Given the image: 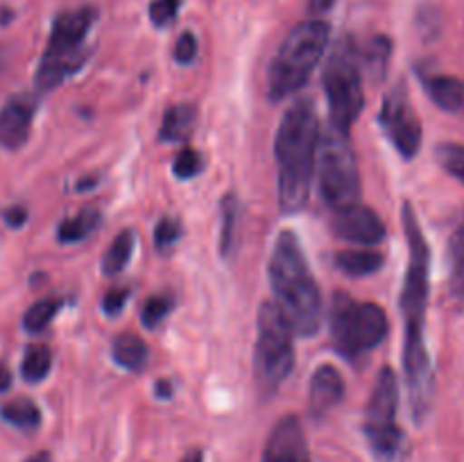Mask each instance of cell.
I'll return each mask as SVG.
<instances>
[{"label":"cell","mask_w":464,"mask_h":462,"mask_svg":"<svg viewBox=\"0 0 464 462\" xmlns=\"http://www.w3.org/2000/svg\"><path fill=\"white\" fill-rule=\"evenodd\" d=\"M403 229L408 240V270L401 290V311L406 320V344H403V370H406L411 410L417 421L426 417L433 399V367L424 340L426 306H429L430 252L424 238L415 208L403 204Z\"/></svg>","instance_id":"1"},{"label":"cell","mask_w":464,"mask_h":462,"mask_svg":"<svg viewBox=\"0 0 464 462\" xmlns=\"http://www.w3.org/2000/svg\"><path fill=\"white\" fill-rule=\"evenodd\" d=\"M317 152L320 118L313 100L299 98L285 109L275 143L279 163V204L284 213H297L306 207Z\"/></svg>","instance_id":"2"},{"label":"cell","mask_w":464,"mask_h":462,"mask_svg":"<svg viewBox=\"0 0 464 462\" xmlns=\"http://www.w3.org/2000/svg\"><path fill=\"white\" fill-rule=\"evenodd\" d=\"M275 303L297 335H315L322 324V294L295 231L276 236L267 263Z\"/></svg>","instance_id":"3"},{"label":"cell","mask_w":464,"mask_h":462,"mask_svg":"<svg viewBox=\"0 0 464 462\" xmlns=\"http://www.w3.org/2000/svg\"><path fill=\"white\" fill-rule=\"evenodd\" d=\"M331 25L326 21H304L288 32L281 43L279 53L272 59L270 72H267V95L279 102L288 95L297 93L317 63L322 62L329 45Z\"/></svg>","instance_id":"4"},{"label":"cell","mask_w":464,"mask_h":462,"mask_svg":"<svg viewBox=\"0 0 464 462\" xmlns=\"http://www.w3.org/2000/svg\"><path fill=\"white\" fill-rule=\"evenodd\" d=\"M95 18H98V12L93 7L71 9L54 18L48 45H45L34 77L41 91L57 89L63 80L75 75L84 66L89 57L86 39H89Z\"/></svg>","instance_id":"5"},{"label":"cell","mask_w":464,"mask_h":462,"mask_svg":"<svg viewBox=\"0 0 464 462\" xmlns=\"http://www.w3.org/2000/svg\"><path fill=\"white\" fill-rule=\"evenodd\" d=\"M293 326L275 302H266L258 311L256 347H254V376L266 397L275 394L295 367Z\"/></svg>","instance_id":"6"},{"label":"cell","mask_w":464,"mask_h":462,"mask_svg":"<svg viewBox=\"0 0 464 462\" xmlns=\"http://www.w3.org/2000/svg\"><path fill=\"white\" fill-rule=\"evenodd\" d=\"M322 84H324L326 102H329L331 125L349 134L365 104L361 48H356L349 39L340 41L326 62Z\"/></svg>","instance_id":"7"},{"label":"cell","mask_w":464,"mask_h":462,"mask_svg":"<svg viewBox=\"0 0 464 462\" xmlns=\"http://www.w3.org/2000/svg\"><path fill=\"white\" fill-rule=\"evenodd\" d=\"M331 335L340 353L358 358L372 351L390 331L388 315L374 302H358L344 293H335L331 302Z\"/></svg>","instance_id":"8"},{"label":"cell","mask_w":464,"mask_h":462,"mask_svg":"<svg viewBox=\"0 0 464 462\" xmlns=\"http://www.w3.org/2000/svg\"><path fill=\"white\" fill-rule=\"evenodd\" d=\"M317 179H320L322 199L331 208H343L356 204L361 197V172L356 154L349 143L347 131L329 125L317 152Z\"/></svg>","instance_id":"9"},{"label":"cell","mask_w":464,"mask_h":462,"mask_svg":"<svg viewBox=\"0 0 464 462\" xmlns=\"http://www.w3.org/2000/svg\"><path fill=\"white\" fill-rule=\"evenodd\" d=\"M399 410V385L397 374L390 367H383L376 379L372 397L365 408L362 433L367 444L379 462H394L401 451L403 435L397 426Z\"/></svg>","instance_id":"10"},{"label":"cell","mask_w":464,"mask_h":462,"mask_svg":"<svg viewBox=\"0 0 464 462\" xmlns=\"http://www.w3.org/2000/svg\"><path fill=\"white\" fill-rule=\"evenodd\" d=\"M379 125L403 159L417 157L421 148V122L417 111L412 109L403 84L385 95L383 107H381L379 113Z\"/></svg>","instance_id":"11"},{"label":"cell","mask_w":464,"mask_h":462,"mask_svg":"<svg viewBox=\"0 0 464 462\" xmlns=\"http://www.w3.org/2000/svg\"><path fill=\"white\" fill-rule=\"evenodd\" d=\"M331 226L338 238L353 245H379L385 238V225L379 213L361 202L335 208Z\"/></svg>","instance_id":"12"},{"label":"cell","mask_w":464,"mask_h":462,"mask_svg":"<svg viewBox=\"0 0 464 462\" xmlns=\"http://www.w3.org/2000/svg\"><path fill=\"white\" fill-rule=\"evenodd\" d=\"M263 462H311L306 433L299 417L290 415L276 421L267 435Z\"/></svg>","instance_id":"13"},{"label":"cell","mask_w":464,"mask_h":462,"mask_svg":"<svg viewBox=\"0 0 464 462\" xmlns=\"http://www.w3.org/2000/svg\"><path fill=\"white\" fill-rule=\"evenodd\" d=\"M36 113V98L30 93H18L5 100L0 107V148L18 149L27 143L32 120Z\"/></svg>","instance_id":"14"},{"label":"cell","mask_w":464,"mask_h":462,"mask_svg":"<svg viewBox=\"0 0 464 462\" xmlns=\"http://www.w3.org/2000/svg\"><path fill=\"white\" fill-rule=\"evenodd\" d=\"M344 397V380L334 365H320L311 379V410L324 415Z\"/></svg>","instance_id":"15"},{"label":"cell","mask_w":464,"mask_h":462,"mask_svg":"<svg viewBox=\"0 0 464 462\" xmlns=\"http://www.w3.org/2000/svg\"><path fill=\"white\" fill-rule=\"evenodd\" d=\"M424 89L429 98L440 109L449 113L464 116V82L453 75H429L424 77Z\"/></svg>","instance_id":"16"},{"label":"cell","mask_w":464,"mask_h":462,"mask_svg":"<svg viewBox=\"0 0 464 462\" xmlns=\"http://www.w3.org/2000/svg\"><path fill=\"white\" fill-rule=\"evenodd\" d=\"M195 122H198V107L195 104H172L166 113H163L161 130H159V139L166 143H177L193 134Z\"/></svg>","instance_id":"17"},{"label":"cell","mask_w":464,"mask_h":462,"mask_svg":"<svg viewBox=\"0 0 464 462\" xmlns=\"http://www.w3.org/2000/svg\"><path fill=\"white\" fill-rule=\"evenodd\" d=\"M0 419L23 433H34L41 426V410L32 399L18 397L0 406Z\"/></svg>","instance_id":"18"},{"label":"cell","mask_w":464,"mask_h":462,"mask_svg":"<svg viewBox=\"0 0 464 462\" xmlns=\"http://www.w3.org/2000/svg\"><path fill=\"white\" fill-rule=\"evenodd\" d=\"M102 225V216H100L95 208H84L77 216L66 217V220L59 222L57 226V238L59 243L72 245L82 243L84 238H89L93 231H98V226Z\"/></svg>","instance_id":"19"},{"label":"cell","mask_w":464,"mask_h":462,"mask_svg":"<svg viewBox=\"0 0 464 462\" xmlns=\"http://www.w3.org/2000/svg\"><path fill=\"white\" fill-rule=\"evenodd\" d=\"M111 356L122 370L140 371L148 365V344L134 333H122L113 340Z\"/></svg>","instance_id":"20"},{"label":"cell","mask_w":464,"mask_h":462,"mask_svg":"<svg viewBox=\"0 0 464 462\" xmlns=\"http://www.w3.org/2000/svg\"><path fill=\"white\" fill-rule=\"evenodd\" d=\"M381 265H383V256L379 252H370V249H344L335 256V267L356 279L374 274L381 270Z\"/></svg>","instance_id":"21"},{"label":"cell","mask_w":464,"mask_h":462,"mask_svg":"<svg viewBox=\"0 0 464 462\" xmlns=\"http://www.w3.org/2000/svg\"><path fill=\"white\" fill-rule=\"evenodd\" d=\"M449 285L453 297L464 303V213L449 240Z\"/></svg>","instance_id":"22"},{"label":"cell","mask_w":464,"mask_h":462,"mask_svg":"<svg viewBox=\"0 0 464 462\" xmlns=\"http://www.w3.org/2000/svg\"><path fill=\"white\" fill-rule=\"evenodd\" d=\"M220 252L222 256L229 258L236 252V245H238V220H240V207L238 199L234 193L225 195V199L220 202Z\"/></svg>","instance_id":"23"},{"label":"cell","mask_w":464,"mask_h":462,"mask_svg":"<svg viewBox=\"0 0 464 462\" xmlns=\"http://www.w3.org/2000/svg\"><path fill=\"white\" fill-rule=\"evenodd\" d=\"M134 245H136V236L131 229L121 231V234L113 238V243L109 245L107 254L102 258V272L107 276H116L121 274L122 270L127 267V263L131 261V254H134Z\"/></svg>","instance_id":"24"},{"label":"cell","mask_w":464,"mask_h":462,"mask_svg":"<svg viewBox=\"0 0 464 462\" xmlns=\"http://www.w3.org/2000/svg\"><path fill=\"white\" fill-rule=\"evenodd\" d=\"M62 306L63 302L59 297L39 299V302L32 303V306L27 308L25 315H23V329L32 335L41 333V331L48 329L50 322L54 320V315L62 311Z\"/></svg>","instance_id":"25"},{"label":"cell","mask_w":464,"mask_h":462,"mask_svg":"<svg viewBox=\"0 0 464 462\" xmlns=\"http://www.w3.org/2000/svg\"><path fill=\"white\" fill-rule=\"evenodd\" d=\"M53 367V351L45 344H30L21 362V376L27 383H39Z\"/></svg>","instance_id":"26"},{"label":"cell","mask_w":464,"mask_h":462,"mask_svg":"<svg viewBox=\"0 0 464 462\" xmlns=\"http://www.w3.org/2000/svg\"><path fill=\"white\" fill-rule=\"evenodd\" d=\"M390 50H392V45H390V41L385 39V36H376V39H372L370 43L361 50L362 66H365V71L372 72L374 80H381V77H383L385 66H388Z\"/></svg>","instance_id":"27"},{"label":"cell","mask_w":464,"mask_h":462,"mask_svg":"<svg viewBox=\"0 0 464 462\" xmlns=\"http://www.w3.org/2000/svg\"><path fill=\"white\" fill-rule=\"evenodd\" d=\"M172 306H175V299L170 294H154L148 302L143 303V311H140V320L148 329H157L168 315H170Z\"/></svg>","instance_id":"28"},{"label":"cell","mask_w":464,"mask_h":462,"mask_svg":"<svg viewBox=\"0 0 464 462\" xmlns=\"http://www.w3.org/2000/svg\"><path fill=\"white\" fill-rule=\"evenodd\" d=\"M435 157H438L440 166L453 175L456 179H460L464 184V145L458 143H442L435 149Z\"/></svg>","instance_id":"29"},{"label":"cell","mask_w":464,"mask_h":462,"mask_svg":"<svg viewBox=\"0 0 464 462\" xmlns=\"http://www.w3.org/2000/svg\"><path fill=\"white\" fill-rule=\"evenodd\" d=\"M181 238V225L175 217H161L154 229V245H157L159 252H168L177 245V240Z\"/></svg>","instance_id":"30"},{"label":"cell","mask_w":464,"mask_h":462,"mask_svg":"<svg viewBox=\"0 0 464 462\" xmlns=\"http://www.w3.org/2000/svg\"><path fill=\"white\" fill-rule=\"evenodd\" d=\"M199 170H202V157H199V152H195L193 148H184L177 154L175 166H172V172H175L177 179H190Z\"/></svg>","instance_id":"31"},{"label":"cell","mask_w":464,"mask_h":462,"mask_svg":"<svg viewBox=\"0 0 464 462\" xmlns=\"http://www.w3.org/2000/svg\"><path fill=\"white\" fill-rule=\"evenodd\" d=\"M177 14H179V0H154L150 5V18L157 27L172 25Z\"/></svg>","instance_id":"32"},{"label":"cell","mask_w":464,"mask_h":462,"mask_svg":"<svg viewBox=\"0 0 464 462\" xmlns=\"http://www.w3.org/2000/svg\"><path fill=\"white\" fill-rule=\"evenodd\" d=\"M195 57H198V39L190 32H184L175 43V59L179 63H190Z\"/></svg>","instance_id":"33"},{"label":"cell","mask_w":464,"mask_h":462,"mask_svg":"<svg viewBox=\"0 0 464 462\" xmlns=\"http://www.w3.org/2000/svg\"><path fill=\"white\" fill-rule=\"evenodd\" d=\"M127 299H130V290H125V288L109 290V293L102 297L104 313H107V315H111V317H116L118 313H121L122 308H125Z\"/></svg>","instance_id":"34"},{"label":"cell","mask_w":464,"mask_h":462,"mask_svg":"<svg viewBox=\"0 0 464 462\" xmlns=\"http://www.w3.org/2000/svg\"><path fill=\"white\" fill-rule=\"evenodd\" d=\"M5 225L12 226V229H21L27 222V208L25 207H9L3 211Z\"/></svg>","instance_id":"35"},{"label":"cell","mask_w":464,"mask_h":462,"mask_svg":"<svg viewBox=\"0 0 464 462\" xmlns=\"http://www.w3.org/2000/svg\"><path fill=\"white\" fill-rule=\"evenodd\" d=\"M12 388V371L5 362H0V392H7Z\"/></svg>","instance_id":"36"},{"label":"cell","mask_w":464,"mask_h":462,"mask_svg":"<svg viewBox=\"0 0 464 462\" xmlns=\"http://www.w3.org/2000/svg\"><path fill=\"white\" fill-rule=\"evenodd\" d=\"M172 394V390H170V383H168V380H159L157 383V397H163V399H168Z\"/></svg>","instance_id":"37"},{"label":"cell","mask_w":464,"mask_h":462,"mask_svg":"<svg viewBox=\"0 0 464 462\" xmlns=\"http://www.w3.org/2000/svg\"><path fill=\"white\" fill-rule=\"evenodd\" d=\"M181 462H204V456L199 448H193V451H188L184 457H181Z\"/></svg>","instance_id":"38"},{"label":"cell","mask_w":464,"mask_h":462,"mask_svg":"<svg viewBox=\"0 0 464 462\" xmlns=\"http://www.w3.org/2000/svg\"><path fill=\"white\" fill-rule=\"evenodd\" d=\"M25 462H53V457H50L48 451H39V453H34V456L27 457Z\"/></svg>","instance_id":"39"},{"label":"cell","mask_w":464,"mask_h":462,"mask_svg":"<svg viewBox=\"0 0 464 462\" xmlns=\"http://www.w3.org/2000/svg\"><path fill=\"white\" fill-rule=\"evenodd\" d=\"M331 5H334V0H311V7L315 9V12H324Z\"/></svg>","instance_id":"40"}]
</instances>
